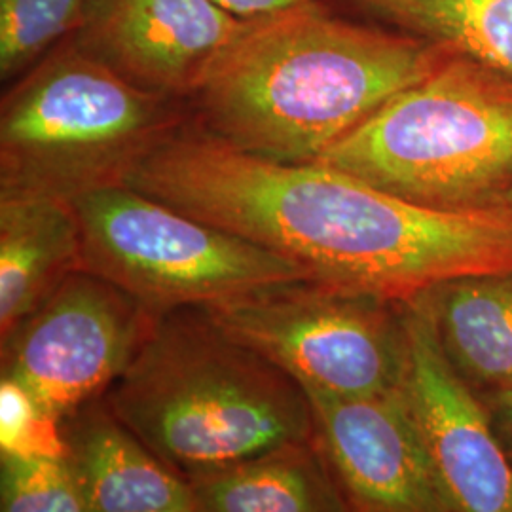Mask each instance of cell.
Instances as JSON below:
<instances>
[{
  "label": "cell",
  "mask_w": 512,
  "mask_h": 512,
  "mask_svg": "<svg viewBox=\"0 0 512 512\" xmlns=\"http://www.w3.org/2000/svg\"><path fill=\"white\" fill-rule=\"evenodd\" d=\"M82 268L105 277L148 311L209 306L311 275L287 256L129 186L74 198Z\"/></svg>",
  "instance_id": "8992f818"
},
{
  "label": "cell",
  "mask_w": 512,
  "mask_h": 512,
  "mask_svg": "<svg viewBox=\"0 0 512 512\" xmlns=\"http://www.w3.org/2000/svg\"><path fill=\"white\" fill-rule=\"evenodd\" d=\"M404 391L452 511L512 512V463L486 404L452 365L425 294L401 300Z\"/></svg>",
  "instance_id": "9c48e42d"
},
{
  "label": "cell",
  "mask_w": 512,
  "mask_h": 512,
  "mask_svg": "<svg viewBox=\"0 0 512 512\" xmlns=\"http://www.w3.org/2000/svg\"><path fill=\"white\" fill-rule=\"evenodd\" d=\"M224 10L241 19H260L285 12L294 6L315 0H215Z\"/></svg>",
  "instance_id": "44dd1931"
},
{
  "label": "cell",
  "mask_w": 512,
  "mask_h": 512,
  "mask_svg": "<svg viewBox=\"0 0 512 512\" xmlns=\"http://www.w3.org/2000/svg\"><path fill=\"white\" fill-rule=\"evenodd\" d=\"M200 512H330L349 509L315 437L264 450L188 478Z\"/></svg>",
  "instance_id": "5bb4252c"
},
{
  "label": "cell",
  "mask_w": 512,
  "mask_h": 512,
  "mask_svg": "<svg viewBox=\"0 0 512 512\" xmlns=\"http://www.w3.org/2000/svg\"><path fill=\"white\" fill-rule=\"evenodd\" d=\"M97 0H0V78L14 82L76 35Z\"/></svg>",
  "instance_id": "e0dca14e"
},
{
  "label": "cell",
  "mask_w": 512,
  "mask_h": 512,
  "mask_svg": "<svg viewBox=\"0 0 512 512\" xmlns=\"http://www.w3.org/2000/svg\"><path fill=\"white\" fill-rule=\"evenodd\" d=\"M61 423L21 385L0 378V452L65 456Z\"/></svg>",
  "instance_id": "d6986e66"
},
{
  "label": "cell",
  "mask_w": 512,
  "mask_h": 512,
  "mask_svg": "<svg viewBox=\"0 0 512 512\" xmlns=\"http://www.w3.org/2000/svg\"><path fill=\"white\" fill-rule=\"evenodd\" d=\"M61 429L88 512H200L188 478L118 420L103 397L74 410Z\"/></svg>",
  "instance_id": "7c38bea8"
},
{
  "label": "cell",
  "mask_w": 512,
  "mask_h": 512,
  "mask_svg": "<svg viewBox=\"0 0 512 512\" xmlns=\"http://www.w3.org/2000/svg\"><path fill=\"white\" fill-rule=\"evenodd\" d=\"M203 308L306 391L365 397L403 387L401 300L306 275Z\"/></svg>",
  "instance_id": "52a82bcc"
},
{
  "label": "cell",
  "mask_w": 512,
  "mask_h": 512,
  "mask_svg": "<svg viewBox=\"0 0 512 512\" xmlns=\"http://www.w3.org/2000/svg\"><path fill=\"white\" fill-rule=\"evenodd\" d=\"M501 207H503V209H509L512 213V184L511 188L507 190V194L503 196V200H501Z\"/></svg>",
  "instance_id": "7402d4cb"
},
{
  "label": "cell",
  "mask_w": 512,
  "mask_h": 512,
  "mask_svg": "<svg viewBox=\"0 0 512 512\" xmlns=\"http://www.w3.org/2000/svg\"><path fill=\"white\" fill-rule=\"evenodd\" d=\"M0 511L88 512V503L67 454L0 452Z\"/></svg>",
  "instance_id": "ac0fdd59"
},
{
  "label": "cell",
  "mask_w": 512,
  "mask_h": 512,
  "mask_svg": "<svg viewBox=\"0 0 512 512\" xmlns=\"http://www.w3.org/2000/svg\"><path fill=\"white\" fill-rule=\"evenodd\" d=\"M152 317L131 294L80 268L0 340L2 378L63 421L109 389Z\"/></svg>",
  "instance_id": "ba28073f"
},
{
  "label": "cell",
  "mask_w": 512,
  "mask_h": 512,
  "mask_svg": "<svg viewBox=\"0 0 512 512\" xmlns=\"http://www.w3.org/2000/svg\"><path fill=\"white\" fill-rule=\"evenodd\" d=\"M101 397L184 478L313 439L315 431L306 389L203 306L154 313Z\"/></svg>",
  "instance_id": "3957f363"
},
{
  "label": "cell",
  "mask_w": 512,
  "mask_h": 512,
  "mask_svg": "<svg viewBox=\"0 0 512 512\" xmlns=\"http://www.w3.org/2000/svg\"><path fill=\"white\" fill-rule=\"evenodd\" d=\"M490 414L495 435L505 448L507 456H512V382L486 387L484 401Z\"/></svg>",
  "instance_id": "ffe728a7"
},
{
  "label": "cell",
  "mask_w": 512,
  "mask_h": 512,
  "mask_svg": "<svg viewBox=\"0 0 512 512\" xmlns=\"http://www.w3.org/2000/svg\"><path fill=\"white\" fill-rule=\"evenodd\" d=\"M306 393L313 437L349 503L363 511H452L404 387L365 397Z\"/></svg>",
  "instance_id": "30bf717a"
},
{
  "label": "cell",
  "mask_w": 512,
  "mask_h": 512,
  "mask_svg": "<svg viewBox=\"0 0 512 512\" xmlns=\"http://www.w3.org/2000/svg\"><path fill=\"white\" fill-rule=\"evenodd\" d=\"M423 294L442 348L469 384L512 382V268L458 277Z\"/></svg>",
  "instance_id": "9a60e30c"
},
{
  "label": "cell",
  "mask_w": 512,
  "mask_h": 512,
  "mask_svg": "<svg viewBox=\"0 0 512 512\" xmlns=\"http://www.w3.org/2000/svg\"><path fill=\"white\" fill-rule=\"evenodd\" d=\"M126 184L287 256L319 279L391 300L512 268L509 209L406 202L330 165L253 156L190 118Z\"/></svg>",
  "instance_id": "6da1fadb"
},
{
  "label": "cell",
  "mask_w": 512,
  "mask_h": 512,
  "mask_svg": "<svg viewBox=\"0 0 512 512\" xmlns=\"http://www.w3.org/2000/svg\"><path fill=\"white\" fill-rule=\"evenodd\" d=\"M363 19L467 55L512 80V0H327Z\"/></svg>",
  "instance_id": "2e32d148"
},
{
  "label": "cell",
  "mask_w": 512,
  "mask_h": 512,
  "mask_svg": "<svg viewBox=\"0 0 512 512\" xmlns=\"http://www.w3.org/2000/svg\"><path fill=\"white\" fill-rule=\"evenodd\" d=\"M251 21L215 0H97L73 37L131 84L188 101Z\"/></svg>",
  "instance_id": "8fae6325"
},
{
  "label": "cell",
  "mask_w": 512,
  "mask_h": 512,
  "mask_svg": "<svg viewBox=\"0 0 512 512\" xmlns=\"http://www.w3.org/2000/svg\"><path fill=\"white\" fill-rule=\"evenodd\" d=\"M450 54L315 0L253 19L186 103L226 145L308 164Z\"/></svg>",
  "instance_id": "7a4b0ae2"
},
{
  "label": "cell",
  "mask_w": 512,
  "mask_h": 512,
  "mask_svg": "<svg viewBox=\"0 0 512 512\" xmlns=\"http://www.w3.org/2000/svg\"><path fill=\"white\" fill-rule=\"evenodd\" d=\"M188 118L184 99L131 84L67 38L2 95L0 196L73 202L124 184Z\"/></svg>",
  "instance_id": "277c9868"
},
{
  "label": "cell",
  "mask_w": 512,
  "mask_h": 512,
  "mask_svg": "<svg viewBox=\"0 0 512 512\" xmlns=\"http://www.w3.org/2000/svg\"><path fill=\"white\" fill-rule=\"evenodd\" d=\"M82 268L73 203L0 196V340Z\"/></svg>",
  "instance_id": "4fadbf2b"
},
{
  "label": "cell",
  "mask_w": 512,
  "mask_h": 512,
  "mask_svg": "<svg viewBox=\"0 0 512 512\" xmlns=\"http://www.w3.org/2000/svg\"><path fill=\"white\" fill-rule=\"evenodd\" d=\"M317 162L433 209L501 207L512 184V80L452 52Z\"/></svg>",
  "instance_id": "5b68a950"
}]
</instances>
